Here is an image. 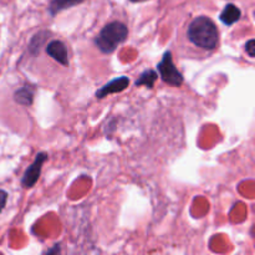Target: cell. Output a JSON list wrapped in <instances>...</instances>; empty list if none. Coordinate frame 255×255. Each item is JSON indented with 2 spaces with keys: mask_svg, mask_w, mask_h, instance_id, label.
<instances>
[{
  "mask_svg": "<svg viewBox=\"0 0 255 255\" xmlns=\"http://www.w3.org/2000/svg\"><path fill=\"white\" fill-rule=\"evenodd\" d=\"M157 70H158L162 80H163L166 84L176 87H179L183 84V76H182L181 72L177 70L176 65L173 64L171 51L164 52L161 62L157 65Z\"/></svg>",
  "mask_w": 255,
  "mask_h": 255,
  "instance_id": "obj_3",
  "label": "cell"
},
{
  "mask_svg": "<svg viewBox=\"0 0 255 255\" xmlns=\"http://www.w3.org/2000/svg\"><path fill=\"white\" fill-rule=\"evenodd\" d=\"M187 34L191 42L201 49L213 50L218 44V29L208 16L196 17L189 25Z\"/></svg>",
  "mask_w": 255,
  "mask_h": 255,
  "instance_id": "obj_1",
  "label": "cell"
},
{
  "mask_svg": "<svg viewBox=\"0 0 255 255\" xmlns=\"http://www.w3.org/2000/svg\"><path fill=\"white\" fill-rule=\"evenodd\" d=\"M47 158H49V156H47L46 152H40V153L36 154L34 162L27 167L24 176H22L21 186L24 188H32L36 184V182L40 178V174H41L42 166L47 161Z\"/></svg>",
  "mask_w": 255,
  "mask_h": 255,
  "instance_id": "obj_4",
  "label": "cell"
},
{
  "mask_svg": "<svg viewBox=\"0 0 255 255\" xmlns=\"http://www.w3.org/2000/svg\"><path fill=\"white\" fill-rule=\"evenodd\" d=\"M14 100L21 106H30L32 104V100H34V91L29 86L21 87L20 90L15 91Z\"/></svg>",
  "mask_w": 255,
  "mask_h": 255,
  "instance_id": "obj_9",
  "label": "cell"
},
{
  "mask_svg": "<svg viewBox=\"0 0 255 255\" xmlns=\"http://www.w3.org/2000/svg\"><path fill=\"white\" fill-rule=\"evenodd\" d=\"M46 54L51 56L55 61L59 62L62 66L69 65V56H67V49L65 44L59 40H54L46 46Z\"/></svg>",
  "mask_w": 255,
  "mask_h": 255,
  "instance_id": "obj_6",
  "label": "cell"
},
{
  "mask_svg": "<svg viewBox=\"0 0 255 255\" xmlns=\"http://www.w3.org/2000/svg\"><path fill=\"white\" fill-rule=\"evenodd\" d=\"M59 251H60V246H55L54 248L50 249V252L46 255H57L59 254Z\"/></svg>",
  "mask_w": 255,
  "mask_h": 255,
  "instance_id": "obj_14",
  "label": "cell"
},
{
  "mask_svg": "<svg viewBox=\"0 0 255 255\" xmlns=\"http://www.w3.org/2000/svg\"><path fill=\"white\" fill-rule=\"evenodd\" d=\"M127 36H128V29L126 25L121 21H112L100 31L95 39V44L101 52L111 54L119 45L126 41Z\"/></svg>",
  "mask_w": 255,
  "mask_h": 255,
  "instance_id": "obj_2",
  "label": "cell"
},
{
  "mask_svg": "<svg viewBox=\"0 0 255 255\" xmlns=\"http://www.w3.org/2000/svg\"><path fill=\"white\" fill-rule=\"evenodd\" d=\"M246 51L249 56L255 57V39L249 40L246 44Z\"/></svg>",
  "mask_w": 255,
  "mask_h": 255,
  "instance_id": "obj_12",
  "label": "cell"
},
{
  "mask_svg": "<svg viewBox=\"0 0 255 255\" xmlns=\"http://www.w3.org/2000/svg\"><path fill=\"white\" fill-rule=\"evenodd\" d=\"M157 80V72L154 70H147L141 76L136 80L134 85L136 86H146L148 89H152L154 86V82Z\"/></svg>",
  "mask_w": 255,
  "mask_h": 255,
  "instance_id": "obj_10",
  "label": "cell"
},
{
  "mask_svg": "<svg viewBox=\"0 0 255 255\" xmlns=\"http://www.w3.org/2000/svg\"><path fill=\"white\" fill-rule=\"evenodd\" d=\"M85 0H52L51 4L49 6V12L55 16L56 14H59L62 10L70 9L72 6H76V5L81 4Z\"/></svg>",
  "mask_w": 255,
  "mask_h": 255,
  "instance_id": "obj_8",
  "label": "cell"
},
{
  "mask_svg": "<svg viewBox=\"0 0 255 255\" xmlns=\"http://www.w3.org/2000/svg\"><path fill=\"white\" fill-rule=\"evenodd\" d=\"M6 201H7V193L5 191H2V189H0V212L4 209L5 204H6Z\"/></svg>",
  "mask_w": 255,
  "mask_h": 255,
  "instance_id": "obj_13",
  "label": "cell"
},
{
  "mask_svg": "<svg viewBox=\"0 0 255 255\" xmlns=\"http://www.w3.org/2000/svg\"><path fill=\"white\" fill-rule=\"evenodd\" d=\"M241 16H242L241 9L237 7L234 4H228L226 7H224L223 11H222L221 20L223 24L231 26V25H233L234 22L238 21V20L241 19Z\"/></svg>",
  "mask_w": 255,
  "mask_h": 255,
  "instance_id": "obj_7",
  "label": "cell"
},
{
  "mask_svg": "<svg viewBox=\"0 0 255 255\" xmlns=\"http://www.w3.org/2000/svg\"><path fill=\"white\" fill-rule=\"evenodd\" d=\"M132 2H142V1H147V0H129Z\"/></svg>",
  "mask_w": 255,
  "mask_h": 255,
  "instance_id": "obj_15",
  "label": "cell"
},
{
  "mask_svg": "<svg viewBox=\"0 0 255 255\" xmlns=\"http://www.w3.org/2000/svg\"><path fill=\"white\" fill-rule=\"evenodd\" d=\"M129 85V79L127 76H121V77H117V79L111 80L110 82H107L106 85L101 87L99 91L95 94L96 99L101 100L107 97L109 95L112 94H119V92L125 91V90L128 87Z\"/></svg>",
  "mask_w": 255,
  "mask_h": 255,
  "instance_id": "obj_5",
  "label": "cell"
},
{
  "mask_svg": "<svg viewBox=\"0 0 255 255\" xmlns=\"http://www.w3.org/2000/svg\"><path fill=\"white\" fill-rule=\"evenodd\" d=\"M45 36H46V32H41V34H37L32 37L31 42H30V50L32 52H39L40 46L45 41Z\"/></svg>",
  "mask_w": 255,
  "mask_h": 255,
  "instance_id": "obj_11",
  "label": "cell"
}]
</instances>
